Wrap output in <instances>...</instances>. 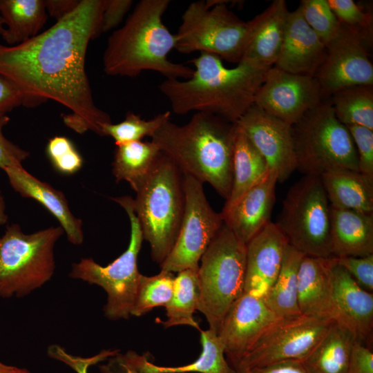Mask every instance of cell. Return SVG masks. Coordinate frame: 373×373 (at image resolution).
Masks as SVG:
<instances>
[{
	"label": "cell",
	"mask_w": 373,
	"mask_h": 373,
	"mask_svg": "<svg viewBox=\"0 0 373 373\" xmlns=\"http://www.w3.org/2000/svg\"><path fill=\"white\" fill-rule=\"evenodd\" d=\"M105 0H81L77 7L46 31L19 45L0 44V75L28 94L53 99L72 111L66 126L102 136L109 115L95 104L86 73L90 41L101 33Z\"/></svg>",
	"instance_id": "cell-1"
},
{
	"label": "cell",
	"mask_w": 373,
	"mask_h": 373,
	"mask_svg": "<svg viewBox=\"0 0 373 373\" xmlns=\"http://www.w3.org/2000/svg\"><path fill=\"white\" fill-rule=\"evenodd\" d=\"M193 74L188 79H165L159 86L173 113H204L236 124L254 104L269 68L246 60L227 68L211 53L191 60Z\"/></svg>",
	"instance_id": "cell-2"
},
{
	"label": "cell",
	"mask_w": 373,
	"mask_h": 373,
	"mask_svg": "<svg viewBox=\"0 0 373 373\" xmlns=\"http://www.w3.org/2000/svg\"><path fill=\"white\" fill-rule=\"evenodd\" d=\"M235 130V124L195 113L184 125L167 121L151 138L183 175L209 183L227 200L232 185Z\"/></svg>",
	"instance_id": "cell-3"
},
{
	"label": "cell",
	"mask_w": 373,
	"mask_h": 373,
	"mask_svg": "<svg viewBox=\"0 0 373 373\" xmlns=\"http://www.w3.org/2000/svg\"><path fill=\"white\" fill-rule=\"evenodd\" d=\"M169 0H142L124 25L109 37L103 55V69L110 76L133 77L144 70L159 73L166 79H188L193 69L172 62L169 53L176 36L162 22Z\"/></svg>",
	"instance_id": "cell-4"
},
{
	"label": "cell",
	"mask_w": 373,
	"mask_h": 373,
	"mask_svg": "<svg viewBox=\"0 0 373 373\" xmlns=\"http://www.w3.org/2000/svg\"><path fill=\"white\" fill-rule=\"evenodd\" d=\"M184 175L161 153L133 199V209L153 260L160 265L176 240L184 209Z\"/></svg>",
	"instance_id": "cell-5"
},
{
	"label": "cell",
	"mask_w": 373,
	"mask_h": 373,
	"mask_svg": "<svg viewBox=\"0 0 373 373\" xmlns=\"http://www.w3.org/2000/svg\"><path fill=\"white\" fill-rule=\"evenodd\" d=\"M200 262L198 310L218 334L229 307L244 293L246 245L223 224Z\"/></svg>",
	"instance_id": "cell-6"
},
{
	"label": "cell",
	"mask_w": 373,
	"mask_h": 373,
	"mask_svg": "<svg viewBox=\"0 0 373 373\" xmlns=\"http://www.w3.org/2000/svg\"><path fill=\"white\" fill-rule=\"evenodd\" d=\"M61 226L26 234L12 224L0 236V297H22L50 280L55 269V246Z\"/></svg>",
	"instance_id": "cell-7"
},
{
	"label": "cell",
	"mask_w": 373,
	"mask_h": 373,
	"mask_svg": "<svg viewBox=\"0 0 373 373\" xmlns=\"http://www.w3.org/2000/svg\"><path fill=\"white\" fill-rule=\"evenodd\" d=\"M296 169L321 176L337 169L358 171L356 147L347 127L329 103L321 102L291 126Z\"/></svg>",
	"instance_id": "cell-8"
},
{
	"label": "cell",
	"mask_w": 373,
	"mask_h": 373,
	"mask_svg": "<svg viewBox=\"0 0 373 373\" xmlns=\"http://www.w3.org/2000/svg\"><path fill=\"white\" fill-rule=\"evenodd\" d=\"M223 1L191 3L182 16L175 49L183 54L208 52L238 64L249 35V23L241 20Z\"/></svg>",
	"instance_id": "cell-9"
},
{
	"label": "cell",
	"mask_w": 373,
	"mask_h": 373,
	"mask_svg": "<svg viewBox=\"0 0 373 373\" xmlns=\"http://www.w3.org/2000/svg\"><path fill=\"white\" fill-rule=\"evenodd\" d=\"M276 223L303 254L331 257V207L320 176L305 175L288 190Z\"/></svg>",
	"instance_id": "cell-10"
},
{
	"label": "cell",
	"mask_w": 373,
	"mask_h": 373,
	"mask_svg": "<svg viewBox=\"0 0 373 373\" xmlns=\"http://www.w3.org/2000/svg\"><path fill=\"white\" fill-rule=\"evenodd\" d=\"M127 213L131 225L128 246L113 262L102 266L93 258H82L72 265L69 276L103 288L107 294L104 315L110 320L128 319L142 274L138 271L137 258L144 240L133 209V198L125 195L111 198Z\"/></svg>",
	"instance_id": "cell-11"
},
{
	"label": "cell",
	"mask_w": 373,
	"mask_h": 373,
	"mask_svg": "<svg viewBox=\"0 0 373 373\" xmlns=\"http://www.w3.org/2000/svg\"><path fill=\"white\" fill-rule=\"evenodd\" d=\"M184 175V209L175 243L160 265L161 270L179 272L198 269L200 260L209 245L222 227L220 213L209 203L203 183Z\"/></svg>",
	"instance_id": "cell-12"
},
{
	"label": "cell",
	"mask_w": 373,
	"mask_h": 373,
	"mask_svg": "<svg viewBox=\"0 0 373 373\" xmlns=\"http://www.w3.org/2000/svg\"><path fill=\"white\" fill-rule=\"evenodd\" d=\"M334 321L326 317L300 314L282 318L272 325L232 367L250 370L285 361H303Z\"/></svg>",
	"instance_id": "cell-13"
},
{
	"label": "cell",
	"mask_w": 373,
	"mask_h": 373,
	"mask_svg": "<svg viewBox=\"0 0 373 373\" xmlns=\"http://www.w3.org/2000/svg\"><path fill=\"white\" fill-rule=\"evenodd\" d=\"M370 36V32L341 23L338 35L326 46L325 59L314 76L322 97L350 86L373 85V66L367 49Z\"/></svg>",
	"instance_id": "cell-14"
},
{
	"label": "cell",
	"mask_w": 373,
	"mask_h": 373,
	"mask_svg": "<svg viewBox=\"0 0 373 373\" xmlns=\"http://www.w3.org/2000/svg\"><path fill=\"white\" fill-rule=\"evenodd\" d=\"M314 76L269 68L254 98V104L266 113L292 126L322 101Z\"/></svg>",
	"instance_id": "cell-15"
},
{
	"label": "cell",
	"mask_w": 373,
	"mask_h": 373,
	"mask_svg": "<svg viewBox=\"0 0 373 373\" xmlns=\"http://www.w3.org/2000/svg\"><path fill=\"white\" fill-rule=\"evenodd\" d=\"M263 157L278 182L296 170L291 126L253 104L236 123Z\"/></svg>",
	"instance_id": "cell-16"
},
{
	"label": "cell",
	"mask_w": 373,
	"mask_h": 373,
	"mask_svg": "<svg viewBox=\"0 0 373 373\" xmlns=\"http://www.w3.org/2000/svg\"><path fill=\"white\" fill-rule=\"evenodd\" d=\"M280 318L263 297L244 291L229 307L218 332L229 361L240 358Z\"/></svg>",
	"instance_id": "cell-17"
},
{
	"label": "cell",
	"mask_w": 373,
	"mask_h": 373,
	"mask_svg": "<svg viewBox=\"0 0 373 373\" xmlns=\"http://www.w3.org/2000/svg\"><path fill=\"white\" fill-rule=\"evenodd\" d=\"M331 318L365 343L373 329V293L360 287L332 256Z\"/></svg>",
	"instance_id": "cell-18"
},
{
	"label": "cell",
	"mask_w": 373,
	"mask_h": 373,
	"mask_svg": "<svg viewBox=\"0 0 373 373\" xmlns=\"http://www.w3.org/2000/svg\"><path fill=\"white\" fill-rule=\"evenodd\" d=\"M287 245L271 221L246 245L245 292L265 296L280 272Z\"/></svg>",
	"instance_id": "cell-19"
},
{
	"label": "cell",
	"mask_w": 373,
	"mask_h": 373,
	"mask_svg": "<svg viewBox=\"0 0 373 373\" xmlns=\"http://www.w3.org/2000/svg\"><path fill=\"white\" fill-rule=\"evenodd\" d=\"M276 173L269 170L265 178L233 204L223 207L224 224L247 245L270 221L276 200Z\"/></svg>",
	"instance_id": "cell-20"
},
{
	"label": "cell",
	"mask_w": 373,
	"mask_h": 373,
	"mask_svg": "<svg viewBox=\"0 0 373 373\" xmlns=\"http://www.w3.org/2000/svg\"><path fill=\"white\" fill-rule=\"evenodd\" d=\"M326 54V46L307 23L299 8L289 12L274 66L293 74L315 76Z\"/></svg>",
	"instance_id": "cell-21"
},
{
	"label": "cell",
	"mask_w": 373,
	"mask_h": 373,
	"mask_svg": "<svg viewBox=\"0 0 373 373\" xmlns=\"http://www.w3.org/2000/svg\"><path fill=\"white\" fill-rule=\"evenodd\" d=\"M12 188L23 198L42 204L59 222L68 240L76 245L84 240L82 222L71 212L64 194L29 173L23 166L3 170Z\"/></svg>",
	"instance_id": "cell-22"
},
{
	"label": "cell",
	"mask_w": 373,
	"mask_h": 373,
	"mask_svg": "<svg viewBox=\"0 0 373 373\" xmlns=\"http://www.w3.org/2000/svg\"><path fill=\"white\" fill-rule=\"evenodd\" d=\"M289 12L285 1L275 0L249 21V35L241 60L267 68L276 64Z\"/></svg>",
	"instance_id": "cell-23"
},
{
	"label": "cell",
	"mask_w": 373,
	"mask_h": 373,
	"mask_svg": "<svg viewBox=\"0 0 373 373\" xmlns=\"http://www.w3.org/2000/svg\"><path fill=\"white\" fill-rule=\"evenodd\" d=\"M330 251L336 258L373 254V213L331 207Z\"/></svg>",
	"instance_id": "cell-24"
},
{
	"label": "cell",
	"mask_w": 373,
	"mask_h": 373,
	"mask_svg": "<svg viewBox=\"0 0 373 373\" xmlns=\"http://www.w3.org/2000/svg\"><path fill=\"white\" fill-rule=\"evenodd\" d=\"M332 256L318 258L305 255L303 257L298 271V304L300 314L332 319Z\"/></svg>",
	"instance_id": "cell-25"
},
{
	"label": "cell",
	"mask_w": 373,
	"mask_h": 373,
	"mask_svg": "<svg viewBox=\"0 0 373 373\" xmlns=\"http://www.w3.org/2000/svg\"><path fill=\"white\" fill-rule=\"evenodd\" d=\"M202 352L194 362L181 366H160L152 363L149 354L133 351L123 354L140 373H237L224 357L225 350L218 334L211 329L200 330Z\"/></svg>",
	"instance_id": "cell-26"
},
{
	"label": "cell",
	"mask_w": 373,
	"mask_h": 373,
	"mask_svg": "<svg viewBox=\"0 0 373 373\" xmlns=\"http://www.w3.org/2000/svg\"><path fill=\"white\" fill-rule=\"evenodd\" d=\"M320 178L331 207L373 213V180L350 169H334Z\"/></svg>",
	"instance_id": "cell-27"
},
{
	"label": "cell",
	"mask_w": 373,
	"mask_h": 373,
	"mask_svg": "<svg viewBox=\"0 0 373 373\" xmlns=\"http://www.w3.org/2000/svg\"><path fill=\"white\" fill-rule=\"evenodd\" d=\"M112 171L117 182H127L136 192L152 171L162 152L153 141L115 144Z\"/></svg>",
	"instance_id": "cell-28"
},
{
	"label": "cell",
	"mask_w": 373,
	"mask_h": 373,
	"mask_svg": "<svg viewBox=\"0 0 373 373\" xmlns=\"http://www.w3.org/2000/svg\"><path fill=\"white\" fill-rule=\"evenodd\" d=\"M231 189L224 207L233 204L262 180L269 169L263 157L235 124Z\"/></svg>",
	"instance_id": "cell-29"
},
{
	"label": "cell",
	"mask_w": 373,
	"mask_h": 373,
	"mask_svg": "<svg viewBox=\"0 0 373 373\" xmlns=\"http://www.w3.org/2000/svg\"><path fill=\"white\" fill-rule=\"evenodd\" d=\"M0 15L7 27L2 38L16 46L37 35L48 14L43 0H0Z\"/></svg>",
	"instance_id": "cell-30"
},
{
	"label": "cell",
	"mask_w": 373,
	"mask_h": 373,
	"mask_svg": "<svg viewBox=\"0 0 373 373\" xmlns=\"http://www.w3.org/2000/svg\"><path fill=\"white\" fill-rule=\"evenodd\" d=\"M354 341L350 332L334 322L303 362L310 373H347Z\"/></svg>",
	"instance_id": "cell-31"
},
{
	"label": "cell",
	"mask_w": 373,
	"mask_h": 373,
	"mask_svg": "<svg viewBox=\"0 0 373 373\" xmlns=\"http://www.w3.org/2000/svg\"><path fill=\"white\" fill-rule=\"evenodd\" d=\"M304 256L288 244L280 272L263 298L268 307L280 318L300 314L298 304V271Z\"/></svg>",
	"instance_id": "cell-32"
},
{
	"label": "cell",
	"mask_w": 373,
	"mask_h": 373,
	"mask_svg": "<svg viewBox=\"0 0 373 373\" xmlns=\"http://www.w3.org/2000/svg\"><path fill=\"white\" fill-rule=\"evenodd\" d=\"M198 269H185L175 276L173 294L165 306L167 318L162 323L164 327L189 325L200 330L193 318L199 301Z\"/></svg>",
	"instance_id": "cell-33"
},
{
	"label": "cell",
	"mask_w": 373,
	"mask_h": 373,
	"mask_svg": "<svg viewBox=\"0 0 373 373\" xmlns=\"http://www.w3.org/2000/svg\"><path fill=\"white\" fill-rule=\"evenodd\" d=\"M330 97L329 104L343 124L361 126L373 131V85L344 88Z\"/></svg>",
	"instance_id": "cell-34"
},
{
	"label": "cell",
	"mask_w": 373,
	"mask_h": 373,
	"mask_svg": "<svg viewBox=\"0 0 373 373\" xmlns=\"http://www.w3.org/2000/svg\"><path fill=\"white\" fill-rule=\"evenodd\" d=\"M174 279L172 272L163 270L152 276L142 275L131 316H141L155 307H165L173 294Z\"/></svg>",
	"instance_id": "cell-35"
},
{
	"label": "cell",
	"mask_w": 373,
	"mask_h": 373,
	"mask_svg": "<svg viewBox=\"0 0 373 373\" xmlns=\"http://www.w3.org/2000/svg\"><path fill=\"white\" fill-rule=\"evenodd\" d=\"M171 119L170 111L157 115L146 120L140 115L128 112L124 119L117 124L108 123L102 126V136H110L115 144L139 141L146 136L152 137L167 121Z\"/></svg>",
	"instance_id": "cell-36"
},
{
	"label": "cell",
	"mask_w": 373,
	"mask_h": 373,
	"mask_svg": "<svg viewBox=\"0 0 373 373\" xmlns=\"http://www.w3.org/2000/svg\"><path fill=\"white\" fill-rule=\"evenodd\" d=\"M298 8L307 23L327 46L338 35L341 23L327 1L303 0Z\"/></svg>",
	"instance_id": "cell-37"
},
{
	"label": "cell",
	"mask_w": 373,
	"mask_h": 373,
	"mask_svg": "<svg viewBox=\"0 0 373 373\" xmlns=\"http://www.w3.org/2000/svg\"><path fill=\"white\" fill-rule=\"evenodd\" d=\"M47 155L54 168L65 175H73L80 170L83 159L73 142L64 136L52 137L46 146Z\"/></svg>",
	"instance_id": "cell-38"
},
{
	"label": "cell",
	"mask_w": 373,
	"mask_h": 373,
	"mask_svg": "<svg viewBox=\"0 0 373 373\" xmlns=\"http://www.w3.org/2000/svg\"><path fill=\"white\" fill-rule=\"evenodd\" d=\"M45 102L44 99L27 93L10 79L0 75V114H6L21 106L35 107Z\"/></svg>",
	"instance_id": "cell-39"
},
{
	"label": "cell",
	"mask_w": 373,
	"mask_h": 373,
	"mask_svg": "<svg viewBox=\"0 0 373 373\" xmlns=\"http://www.w3.org/2000/svg\"><path fill=\"white\" fill-rule=\"evenodd\" d=\"M338 20L347 26L372 32V15L352 0H327Z\"/></svg>",
	"instance_id": "cell-40"
},
{
	"label": "cell",
	"mask_w": 373,
	"mask_h": 373,
	"mask_svg": "<svg viewBox=\"0 0 373 373\" xmlns=\"http://www.w3.org/2000/svg\"><path fill=\"white\" fill-rule=\"evenodd\" d=\"M358 157V171L373 180V131L361 126H347Z\"/></svg>",
	"instance_id": "cell-41"
},
{
	"label": "cell",
	"mask_w": 373,
	"mask_h": 373,
	"mask_svg": "<svg viewBox=\"0 0 373 373\" xmlns=\"http://www.w3.org/2000/svg\"><path fill=\"white\" fill-rule=\"evenodd\" d=\"M334 258L336 263L341 266L360 287L372 293L373 254L360 257Z\"/></svg>",
	"instance_id": "cell-42"
},
{
	"label": "cell",
	"mask_w": 373,
	"mask_h": 373,
	"mask_svg": "<svg viewBox=\"0 0 373 373\" xmlns=\"http://www.w3.org/2000/svg\"><path fill=\"white\" fill-rule=\"evenodd\" d=\"M47 352L50 357L66 364L77 373H88L90 366L110 358L118 354L119 351L104 350L92 357L83 358L68 354L58 345H52L48 347Z\"/></svg>",
	"instance_id": "cell-43"
},
{
	"label": "cell",
	"mask_w": 373,
	"mask_h": 373,
	"mask_svg": "<svg viewBox=\"0 0 373 373\" xmlns=\"http://www.w3.org/2000/svg\"><path fill=\"white\" fill-rule=\"evenodd\" d=\"M10 122L6 114H0V169L21 167L22 162L30 153L8 140L3 133V128Z\"/></svg>",
	"instance_id": "cell-44"
},
{
	"label": "cell",
	"mask_w": 373,
	"mask_h": 373,
	"mask_svg": "<svg viewBox=\"0 0 373 373\" xmlns=\"http://www.w3.org/2000/svg\"><path fill=\"white\" fill-rule=\"evenodd\" d=\"M133 4L131 0H105L102 16L101 33L116 28Z\"/></svg>",
	"instance_id": "cell-45"
},
{
	"label": "cell",
	"mask_w": 373,
	"mask_h": 373,
	"mask_svg": "<svg viewBox=\"0 0 373 373\" xmlns=\"http://www.w3.org/2000/svg\"><path fill=\"white\" fill-rule=\"evenodd\" d=\"M347 373H373V352L365 343L354 341Z\"/></svg>",
	"instance_id": "cell-46"
},
{
	"label": "cell",
	"mask_w": 373,
	"mask_h": 373,
	"mask_svg": "<svg viewBox=\"0 0 373 373\" xmlns=\"http://www.w3.org/2000/svg\"><path fill=\"white\" fill-rule=\"evenodd\" d=\"M245 370L247 373H310L304 363L298 360L285 361Z\"/></svg>",
	"instance_id": "cell-47"
},
{
	"label": "cell",
	"mask_w": 373,
	"mask_h": 373,
	"mask_svg": "<svg viewBox=\"0 0 373 373\" xmlns=\"http://www.w3.org/2000/svg\"><path fill=\"white\" fill-rule=\"evenodd\" d=\"M80 1L46 0L44 2L46 12L57 21L73 11L77 7Z\"/></svg>",
	"instance_id": "cell-48"
},
{
	"label": "cell",
	"mask_w": 373,
	"mask_h": 373,
	"mask_svg": "<svg viewBox=\"0 0 373 373\" xmlns=\"http://www.w3.org/2000/svg\"><path fill=\"white\" fill-rule=\"evenodd\" d=\"M101 373H140L119 352L108 358L106 364L99 366Z\"/></svg>",
	"instance_id": "cell-49"
},
{
	"label": "cell",
	"mask_w": 373,
	"mask_h": 373,
	"mask_svg": "<svg viewBox=\"0 0 373 373\" xmlns=\"http://www.w3.org/2000/svg\"><path fill=\"white\" fill-rule=\"evenodd\" d=\"M6 202L0 191V225L6 224L8 221V215L6 211Z\"/></svg>",
	"instance_id": "cell-50"
},
{
	"label": "cell",
	"mask_w": 373,
	"mask_h": 373,
	"mask_svg": "<svg viewBox=\"0 0 373 373\" xmlns=\"http://www.w3.org/2000/svg\"><path fill=\"white\" fill-rule=\"evenodd\" d=\"M6 373H31L26 369L19 368L15 366L10 365Z\"/></svg>",
	"instance_id": "cell-51"
},
{
	"label": "cell",
	"mask_w": 373,
	"mask_h": 373,
	"mask_svg": "<svg viewBox=\"0 0 373 373\" xmlns=\"http://www.w3.org/2000/svg\"><path fill=\"white\" fill-rule=\"evenodd\" d=\"M6 32V27L3 19L0 15V35L2 37Z\"/></svg>",
	"instance_id": "cell-52"
},
{
	"label": "cell",
	"mask_w": 373,
	"mask_h": 373,
	"mask_svg": "<svg viewBox=\"0 0 373 373\" xmlns=\"http://www.w3.org/2000/svg\"><path fill=\"white\" fill-rule=\"evenodd\" d=\"M9 367L10 365L0 362V373H6L8 370Z\"/></svg>",
	"instance_id": "cell-53"
},
{
	"label": "cell",
	"mask_w": 373,
	"mask_h": 373,
	"mask_svg": "<svg viewBox=\"0 0 373 373\" xmlns=\"http://www.w3.org/2000/svg\"><path fill=\"white\" fill-rule=\"evenodd\" d=\"M233 369L236 371L237 373H247L245 370L240 367H234Z\"/></svg>",
	"instance_id": "cell-54"
}]
</instances>
